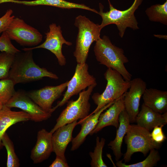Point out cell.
I'll return each instance as SVG.
<instances>
[{
	"label": "cell",
	"instance_id": "1",
	"mask_svg": "<svg viewBox=\"0 0 167 167\" xmlns=\"http://www.w3.org/2000/svg\"><path fill=\"white\" fill-rule=\"evenodd\" d=\"M15 54L7 78L15 84L38 80L45 77L57 79V75L37 65L33 58L32 50Z\"/></svg>",
	"mask_w": 167,
	"mask_h": 167
},
{
	"label": "cell",
	"instance_id": "2",
	"mask_svg": "<svg viewBox=\"0 0 167 167\" xmlns=\"http://www.w3.org/2000/svg\"><path fill=\"white\" fill-rule=\"evenodd\" d=\"M94 52L100 64L117 71L126 80H131L132 75L125 67L129 61L123 50L113 45L107 36H104L96 41Z\"/></svg>",
	"mask_w": 167,
	"mask_h": 167
},
{
	"label": "cell",
	"instance_id": "3",
	"mask_svg": "<svg viewBox=\"0 0 167 167\" xmlns=\"http://www.w3.org/2000/svg\"><path fill=\"white\" fill-rule=\"evenodd\" d=\"M74 24L78 28V32L74 56L78 64H83L86 63L92 44L100 38L101 29L100 25L82 15L76 18Z\"/></svg>",
	"mask_w": 167,
	"mask_h": 167
},
{
	"label": "cell",
	"instance_id": "4",
	"mask_svg": "<svg viewBox=\"0 0 167 167\" xmlns=\"http://www.w3.org/2000/svg\"><path fill=\"white\" fill-rule=\"evenodd\" d=\"M143 0H134L132 5L127 9L120 10L115 8L108 0L109 10L106 12L103 11V6L99 4L100 11L98 14L102 18L100 25L102 29L105 26L110 24H115L119 32V35L122 38L127 28H130L135 30L139 29L138 22L135 15V12L141 4Z\"/></svg>",
	"mask_w": 167,
	"mask_h": 167
},
{
	"label": "cell",
	"instance_id": "5",
	"mask_svg": "<svg viewBox=\"0 0 167 167\" xmlns=\"http://www.w3.org/2000/svg\"><path fill=\"white\" fill-rule=\"evenodd\" d=\"M107 81L105 89L101 94L94 93L92 98L97 107L91 114L95 113L109 103L122 96L130 87V81L124 79L117 71L108 68L104 74Z\"/></svg>",
	"mask_w": 167,
	"mask_h": 167
},
{
	"label": "cell",
	"instance_id": "6",
	"mask_svg": "<svg viewBox=\"0 0 167 167\" xmlns=\"http://www.w3.org/2000/svg\"><path fill=\"white\" fill-rule=\"evenodd\" d=\"M124 140L127 145L123 157L125 162H129L135 152H141L145 156L151 150L158 149L161 146V144L152 139L150 131L137 124H130Z\"/></svg>",
	"mask_w": 167,
	"mask_h": 167
},
{
	"label": "cell",
	"instance_id": "7",
	"mask_svg": "<svg viewBox=\"0 0 167 167\" xmlns=\"http://www.w3.org/2000/svg\"><path fill=\"white\" fill-rule=\"evenodd\" d=\"M96 86L93 85L89 86L86 90L79 93L76 100L67 102L66 107L57 119L56 123L50 132L53 133L58 128L78 119H83L89 115L91 106L90 97Z\"/></svg>",
	"mask_w": 167,
	"mask_h": 167
},
{
	"label": "cell",
	"instance_id": "8",
	"mask_svg": "<svg viewBox=\"0 0 167 167\" xmlns=\"http://www.w3.org/2000/svg\"><path fill=\"white\" fill-rule=\"evenodd\" d=\"M93 85H97L96 79L90 74L88 64L86 63L83 64L77 63L73 76L68 81L67 90L62 99L57 102L55 107L52 108V113L58 107L64 105L72 96L78 94L86 88Z\"/></svg>",
	"mask_w": 167,
	"mask_h": 167
},
{
	"label": "cell",
	"instance_id": "9",
	"mask_svg": "<svg viewBox=\"0 0 167 167\" xmlns=\"http://www.w3.org/2000/svg\"><path fill=\"white\" fill-rule=\"evenodd\" d=\"M11 40L23 46H36L42 40V34L22 19L15 17L5 31Z\"/></svg>",
	"mask_w": 167,
	"mask_h": 167
},
{
	"label": "cell",
	"instance_id": "10",
	"mask_svg": "<svg viewBox=\"0 0 167 167\" xmlns=\"http://www.w3.org/2000/svg\"><path fill=\"white\" fill-rule=\"evenodd\" d=\"M49 31L45 33V40L43 43L34 47L24 48L22 50L26 51L40 48L47 49L55 55L60 66H65L66 61L62 53V46L64 44L71 46L72 43L65 39L59 25L57 26L55 24L52 23L49 25Z\"/></svg>",
	"mask_w": 167,
	"mask_h": 167
},
{
	"label": "cell",
	"instance_id": "11",
	"mask_svg": "<svg viewBox=\"0 0 167 167\" xmlns=\"http://www.w3.org/2000/svg\"><path fill=\"white\" fill-rule=\"evenodd\" d=\"M5 105L10 108L21 109L29 115L30 120L35 122L46 120L51 116L52 113L42 109L22 90L16 91Z\"/></svg>",
	"mask_w": 167,
	"mask_h": 167
},
{
	"label": "cell",
	"instance_id": "12",
	"mask_svg": "<svg viewBox=\"0 0 167 167\" xmlns=\"http://www.w3.org/2000/svg\"><path fill=\"white\" fill-rule=\"evenodd\" d=\"M129 91L124 95L123 102L125 109L127 112L130 123L135 122L136 117L139 112L140 101L147 88L146 82L139 78L130 81Z\"/></svg>",
	"mask_w": 167,
	"mask_h": 167
},
{
	"label": "cell",
	"instance_id": "13",
	"mask_svg": "<svg viewBox=\"0 0 167 167\" xmlns=\"http://www.w3.org/2000/svg\"><path fill=\"white\" fill-rule=\"evenodd\" d=\"M68 81L55 86H46L26 93L27 95L45 111L52 113V105L67 88Z\"/></svg>",
	"mask_w": 167,
	"mask_h": 167
},
{
	"label": "cell",
	"instance_id": "14",
	"mask_svg": "<svg viewBox=\"0 0 167 167\" xmlns=\"http://www.w3.org/2000/svg\"><path fill=\"white\" fill-rule=\"evenodd\" d=\"M78 124L77 120L63 125L57 129L52 134L53 152L56 156L66 161L65 153L69 143L71 141L72 132Z\"/></svg>",
	"mask_w": 167,
	"mask_h": 167
},
{
	"label": "cell",
	"instance_id": "15",
	"mask_svg": "<svg viewBox=\"0 0 167 167\" xmlns=\"http://www.w3.org/2000/svg\"><path fill=\"white\" fill-rule=\"evenodd\" d=\"M52 134L45 129L38 132L36 142L30 155L34 164L39 163L46 160L53 152Z\"/></svg>",
	"mask_w": 167,
	"mask_h": 167
},
{
	"label": "cell",
	"instance_id": "16",
	"mask_svg": "<svg viewBox=\"0 0 167 167\" xmlns=\"http://www.w3.org/2000/svg\"><path fill=\"white\" fill-rule=\"evenodd\" d=\"M124 95L116 100L106 111L100 114L97 123L90 133V135L97 133L107 126H113L117 129L118 128L119 115L125 109L123 99Z\"/></svg>",
	"mask_w": 167,
	"mask_h": 167
},
{
	"label": "cell",
	"instance_id": "17",
	"mask_svg": "<svg viewBox=\"0 0 167 167\" xmlns=\"http://www.w3.org/2000/svg\"><path fill=\"white\" fill-rule=\"evenodd\" d=\"M115 101L109 103L97 112L89 114L84 119L80 120L78 122V124L81 126V128L78 134L73 138L71 141L72 146L71 149V151L77 150L82 144L87 136L95 127L100 114L108 108Z\"/></svg>",
	"mask_w": 167,
	"mask_h": 167
},
{
	"label": "cell",
	"instance_id": "18",
	"mask_svg": "<svg viewBox=\"0 0 167 167\" xmlns=\"http://www.w3.org/2000/svg\"><path fill=\"white\" fill-rule=\"evenodd\" d=\"M135 122L138 125L150 131L156 126L166 124L167 112L162 114L158 113L143 103Z\"/></svg>",
	"mask_w": 167,
	"mask_h": 167
},
{
	"label": "cell",
	"instance_id": "19",
	"mask_svg": "<svg viewBox=\"0 0 167 167\" xmlns=\"http://www.w3.org/2000/svg\"><path fill=\"white\" fill-rule=\"evenodd\" d=\"M30 120L28 114L21 111H13L5 105L0 110V151L3 147L2 141L3 135L12 125L18 122Z\"/></svg>",
	"mask_w": 167,
	"mask_h": 167
},
{
	"label": "cell",
	"instance_id": "20",
	"mask_svg": "<svg viewBox=\"0 0 167 167\" xmlns=\"http://www.w3.org/2000/svg\"><path fill=\"white\" fill-rule=\"evenodd\" d=\"M143 104L153 110L162 114L167 112V92L146 88L142 96Z\"/></svg>",
	"mask_w": 167,
	"mask_h": 167
},
{
	"label": "cell",
	"instance_id": "21",
	"mask_svg": "<svg viewBox=\"0 0 167 167\" xmlns=\"http://www.w3.org/2000/svg\"><path fill=\"white\" fill-rule=\"evenodd\" d=\"M119 125L117 129L114 139L108 144L109 147L112 150L116 161L119 160L122 155L121 147L124 138L130 125L128 115L124 109L120 113L119 117Z\"/></svg>",
	"mask_w": 167,
	"mask_h": 167
},
{
	"label": "cell",
	"instance_id": "22",
	"mask_svg": "<svg viewBox=\"0 0 167 167\" xmlns=\"http://www.w3.org/2000/svg\"><path fill=\"white\" fill-rule=\"evenodd\" d=\"M6 2L22 4L28 6L46 5L53 6L62 9L79 8L87 10L96 13L98 11L83 4L76 3L64 0H35L20 1L19 0H6Z\"/></svg>",
	"mask_w": 167,
	"mask_h": 167
},
{
	"label": "cell",
	"instance_id": "23",
	"mask_svg": "<svg viewBox=\"0 0 167 167\" xmlns=\"http://www.w3.org/2000/svg\"><path fill=\"white\" fill-rule=\"evenodd\" d=\"M145 12L150 21L167 25V0L163 4L151 6Z\"/></svg>",
	"mask_w": 167,
	"mask_h": 167
},
{
	"label": "cell",
	"instance_id": "24",
	"mask_svg": "<svg viewBox=\"0 0 167 167\" xmlns=\"http://www.w3.org/2000/svg\"><path fill=\"white\" fill-rule=\"evenodd\" d=\"M2 141L7 152V167H19L20 166L19 160L15 150L13 142L6 132L3 135Z\"/></svg>",
	"mask_w": 167,
	"mask_h": 167
},
{
	"label": "cell",
	"instance_id": "25",
	"mask_svg": "<svg viewBox=\"0 0 167 167\" xmlns=\"http://www.w3.org/2000/svg\"><path fill=\"white\" fill-rule=\"evenodd\" d=\"M158 152L154 149L150 151L148 156L143 161L132 164L127 165L122 161H117L116 165L118 167H152L155 166L160 160Z\"/></svg>",
	"mask_w": 167,
	"mask_h": 167
},
{
	"label": "cell",
	"instance_id": "26",
	"mask_svg": "<svg viewBox=\"0 0 167 167\" xmlns=\"http://www.w3.org/2000/svg\"><path fill=\"white\" fill-rule=\"evenodd\" d=\"M105 140L97 136L96 139V145L93 152H90L89 155L91 159L90 165L92 167H107L102 158L103 149Z\"/></svg>",
	"mask_w": 167,
	"mask_h": 167
},
{
	"label": "cell",
	"instance_id": "27",
	"mask_svg": "<svg viewBox=\"0 0 167 167\" xmlns=\"http://www.w3.org/2000/svg\"><path fill=\"white\" fill-rule=\"evenodd\" d=\"M13 81L8 78L0 80V101L4 105L15 93Z\"/></svg>",
	"mask_w": 167,
	"mask_h": 167
},
{
	"label": "cell",
	"instance_id": "28",
	"mask_svg": "<svg viewBox=\"0 0 167 167\" xmlns=\"http://www.w3.org/2000/svg\"><path fill=\"white\" fill-rule=\"evenodd\" d=\"M15 54L5 52L0 53V79L7 78Z\"/></svg>",
	"mask_w": 167,
	"mask_h": 167
},
{
	"label": "cell",
	"instance_id": "29",
	"mask_svg": "<svg viewBox=\"0 0 167 167\" xmlns=\"http://www.w3.org/2000/svg\"><path fill=\"white\" fill-rule=\"evenodd\" d=\"M0 51L15 54L21 52L12 44L11 40L5 32L0 36Z\"/></svg>",
	"mask_w": 167,
	"mask_h": 167
},
{
	"label": "cell",
	"instance_id": "30",
	"mask_svg": "<svg viewBox=\"0 0 167 167\" xmlns=\"http://www.w3.org/2000/svg\"><path fill=\"white\" fill-rule=\"evenodd\" d=\"M13 11L11 9H8L5 14L0 18V33L5 32L9 24L15 17L12 15Z\"/></svg>",
	"mask_w": 167,
	"mask_h": 167
},
{
	"label": "cell",
	"instance_id": "31",
	"mask_svg": "<svg viewBox=\"0 0 167 167\" xmlns=\"http://www.w3.org/2000/svg\"><path fill=\"white\" fill-rule=\"evenodd\" d=\"M163 125L155 127L151 133L152 139L155 142L161 144L166 139L162 130Z\"/></svg>",
	"mask_w": 167,
	"mask_h": 167
},
{
	"label": "cell",
	"instance_id": "32",
	"mask_svg": "<svg viewBox=\"0 0 167 167\" xmlns=\"http://www.w3.org/2000/svg\"><path fill=\"white\" fill-rule=\"evenodd\" d=\"M49 167H68L69 166L67 161L60 157L56 156L54 160L49 166Z\"/></svg>",
	"mask_w": 167,
	"mask_h": 167
},
{
	"label": "cell",
	"instance_id": "33",
	"mask_svg": "<svg viewBox=\"0 0 167 167\" xmlns=\"http://www.w3.org/2000/svg\"><path fill=\"white\" fill-rule=\"evenodd\" d=\"M3 105H4L2 104V103L0 101V110L2 108Z\"/></svg>",
	"mask_w": 167,
	"mask_h": 167
}]
</instances>
